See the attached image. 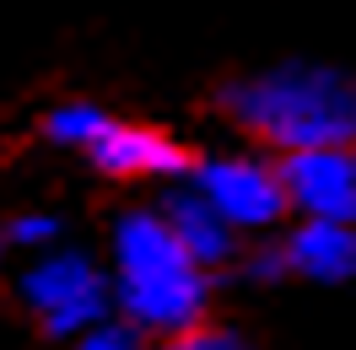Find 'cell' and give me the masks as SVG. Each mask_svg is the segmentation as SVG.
Instances as JSON below:
<instances>
[{
  "label": "cell",
  "mask_w": 356,
  "mask_h": 350,
  "mask_svg": "<svg viewBox=\"0 0 356 350\" xmlns=\"http://www.w3.org/2000/svg\"><path fill=\"white\" fill-rule=\"evenodd\" d=\"M6 248H11V238H6V221H0V264H6Z\"/></svg>",
  "instance_id": "obj_14"
},
{
  "label": "cell",
  "mask_w": 356,
  "mask_h": 350,
  "mask_svg": "<svg viewBox=\"0 0 356 350\" xmlns=\"http://www.w3.org/2000/svg\"><path fill=\"white\" fill-rule=\"evenodd\" d=\"M281 183L302 221H340L356 226V146L281 156Z\"/></svg>",
  "instance_id": "obj_5"
},
{
  "label": "cell",
  "mask_w": 356,
  "mask_h": 350,
  "mask_svg": "<svg viewBox=\"0 0 356 350\" xmlns=\"http://www.w3.org/2000/svg\"><path fill=\"white\" fill-rule=\"evenodd\" d=\"M108 281L113 312L146 340H178L205 324L211 307V269L189 259L162 210L130 205L108 226Z\"/></svg>",
  "instance_id": "obj_1"
},
{
  "label": "cell",
  "mask_w": 356,
  "mask_h": 350,
  "mask_svg": "<svg viewBox=\"0 0 356 350\" xmlns=\"http://www.w3.org/2000/svg\"><path fill=\"white\" fill-rule=\"evenodd\" d=\"M70 350H152V345H146L140 328H130L119 312H113V318H103L97 328H87L81 340H70Z\"/></svg>",
  "instance_id": "obj_11"
},
{
  "label": "cell",
  "mask_w": 356,
  "mask_h": 350,
  "mask_svg": "<svg viewBox=\"0 0 356 350\" xmlns=\"http://www.w3.org/2000/svg\"><path fill=\"white\" fill-rule=\"evenodd\" d=\"M17 302L49 340H81L87 328L113 318V281L108 264H97L87 248H49L17 269Z\"/></svg>",
  "instance_id": "obj_3"
},
{
  "label": "cell",
  "mask_w": 356,
  "mask_h": 350,
  "mask_svg": "<svg viewBox=\"0 0 356 350\" xmlns=\"http://www.w3.org/2000/svg\"><path fill=\"white\" fill-rule=\"evenodd\" d=\"M189 189L232 226V232H270L291 210L281 167H265L254 156H205L189 167Z\"/></svg>",
  "instance_id": "obj_4"
},
{
  "label": "cell",
  "mask_w": 356,
  "mask_h": 350,
  "mask_svg": "<svg viewBox=\"0 0 356 350\" xmlns=\"http://www.w3.org/2000/svg\"><path fill=\"white\" fill-rule=\"evenodd\" d=\"M281 253H286V269L302 275V281H318V285L356 281V226H340V221H297L286 238H281Z\"/></svg>",
  "instance_id": "obj_7"
},
{
  "label": "cell",
  "mask_w": 356,
  "mask_h": 350,
  "mask_svg": "<svg viewBox=\"0 0 356 350\" xmlns=\"http://www.w3.org/2000/svg\"><path fill=\"white\" fill-rule=\"evenodd\" d=\"M152 350H254V345H248L238 328L200 324V328H189V334H178V340H156Z\"/></svg>",
  "instance_id": "obj_12"
},
{
  "label": "cell",
  "mask_w": 356,
  "mask_h": 350,
  "mask_svg": "<svg viewBox=\"0 0 356 350\" xmlns=\"http://www.w3.org/2000/svg\"><path fill=\"white\" fill-rule=\"evenodd\" d=\"M243 275L248 281H275V275H286V253L281 248H254L243 259Z\"/></svg>",
  "instance_id": "obj_13"
},
{
  "label": "cell",
  "mask_w": 356,
  "mask_h": 350,
  "mask_svg": "<svg viewBox=\"0 0 356 350\" xmlns=\"http://www.w3.org/2000/svg\"><path fill=\"white\" fill-rule=\"evenodd\" d=\"M108 130H113V113L87 103V97H65V103H49V108L38 113V135H44L49 146H60V151L92 156Z\"/></svg>",
  "instance_id": "obj_9"
},
{
  "label": "cell",
  "mask_w": 356,
  "mask_h": 350,
  "mask_svg": "<svg viewBox=\"0 0 356 350\" xmlns=\"http://www.w3.org/2000/svg\"><path fill=\"white\" fill-rule=\"evenodd\" d=\"M6 238H11V248H22L27 259H33V253H49V248L65 242V216L27 205V210H17V216L6 221Z\"/></svg>",
  "instance_id": "obj_10"
},
{
  "label": "cell",
  "mask_w": 356,
  "mask_h": 350,
  "mask_svg": "<svg viewBox=\"0 0 356 350\" xmlns=\"http://www.w3.org/2000/svg\"><path fill=\"white\" fill-rule=\"evenodd\" d=\"M162 216H168V226L178 232V242L189 248V259L200 264V269H227V264L238 259V232H232V226H227L195 189L168 194Z\"/></svg>",
  "instance_id": "obj_8"
},
{
  "label": "cell",
  "mask_w": 356,
  "mask_h": 350,
  "mask_svg": "<svg viewBox=\"0 0 356 350\" xmlns=\"http://www.w3.org/2000/svg\"><path fill=\"white\" fill-rule=\"evenodd\" d=\"M222 108L232 113V124H243L281 156L356 146V81L334 65L286 60L254 70L222 92Z\"/></svg>",
  "instance_id": "obj_2"
},
{
  "label": "cell",
  "mask_w": 356,
  "mask_h": 350,
  "mask_svg": "<svg viewBox=\"0 0 356 350\" xmlns=\"http://www.w3.org/2000/svg\"><path fill=\"white\" fill-rule=\"evenodd\" d=\"M92 167L108 178H178L189 173V151L152 124H119L113 119V130L92 151Z\"/></svg>",
  "instance_id": "obj_6"
}]
</instances>
